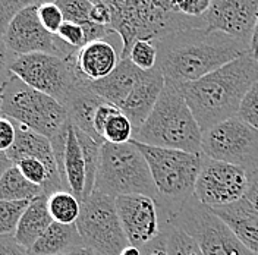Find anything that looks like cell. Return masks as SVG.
Instances as JSON below:
<instances>
[{
	"mask_svg": "<svg viewBox=\"0 0 258 255\" xmlns=\"http://www.w3.org/2000/svg\"><path fill=\"white\" fill-rule=\"evenodd\" d=\"M64 44L71 46L74 48L84 47L88 41H87V32L85 27H82L80 24H74V22H68L64 21L62 27L59 28V31L56 34Z\"/></svg>",
	"mask_w": 258,
	"mask_h": 255,
	"instance_id": "836d02e7",
	"label": "cell"
},
{
	"mask_svg": "<svg viewBox=\"0 0 258 255\" xmlns=\"http://www.w3.org/2000/svg\"><path fill=\"white\" fill-rule=\"evenodd\" d=\"M2 37L8 48L16 56L48 53L69 59L78 51L77 48L64 44L57 35L48 32L41 25L37 5H31L16 14Z\"/></svg>",
	"mask_w": 258,
	"mask_h": 255,
	"instance_id": "4fadbf2b",
	"label": "cell"
},
{
	"mask_svg": "<svg viewBox=\"0 0 258 255\" xmlns=\"http://www.w3.org/2000/svg\"><path fill=\"white\" fill-rule=\"evenodd\" d=\"M211 6V0H172V9L188 18H204Z\"/></svg>",
	"mask_w": 258,
	"mask_h": 255,
	"instance_id": "e575fe53",
	"label": "cell"
},
{
	"mask_svg": "<svg viewBox=\"0 0 258 255\" xmlns=\"http://www.w3.org/2000/svg\"><path fill=\"white\" fill-rule=\"evenodd\" d=\"M0 255H30V252L22 248L14 236H0Z\"/></svg>",
	"mask_w": 258,
	"mask_h": 255,
	"instance_id": "b9f144b4",
	"label": "cell"
},
{
	"mask_svg": "<svg viewBox=\"0 0 258 255\" xmlns=\"http://www.w3.org/2000/svg\"><path fill=\"white\" fill-rule=\"evenodd\" d=\"M154 43L157 47L156 68L164 80L177 85L200 80L251 53L246 43L207 27L177 30Z\"/></svg>",
	"mask_w": 258,
	"mask_h": 255,
	"instance_id": "6da1fadb",
	"label": "cell"
},
{
	"mask_svg": "<svg viewBox=\"0 0 258 255\" xmlns=\"http://www.w3.org/2000/svg\"><path fill=\"white\" fill-rule=\"evenodd\" d=\"M63 180L66 189L72 192L81 203L87 198L85 197L87 167H85L84 153H82L80 141L77 138L75 128L72 123H69V128H68V137H66V145H64Z\"/></svg>",
	"mask_w": 258,
	"mask_h": 255,
	"instance_id": "603a6c76",
	"label": "cell"
},
{
	"mask_svg": "<svg viewBox=\"0 0 258 255\" xmlns=\"http://www.w3.org/2000/svg\"><path fill=\"white\" fill-rule=\"evenodd\" d=\"M53 217L50 216L47 206V195H41L34 198L24 211L19 224L16 227L14 239L27 251L43 236V233L53 223Z\"/></svg>",
	"mask_w": 258,
	"mask_h": 255,
	"instance_id": "7402d4cb",
	"label": "cell"
},
{
	"mask_svg": "<svg viewBox=\"0 0 258 255\" xmlns=\"http://www.w3.org/2000/svg\"><path fill=\"white\" fill-rule=\"evenodd\" d=\"M211 210L232 229L251 252L258 255V211L246 201V198L230 206Z\"/></svg>",
	"mask_w": 258,
	"mask_h": 255,
	"instance_id": "ffe728a7",
	"label": "cell"
},
{
	"mask_svg": "<svg viewBox=\"0 0 258 255\" xmlns=\"http://www.w3.org/2000/svg\"><path fill=\"white\" fill-rule=\"evenodd\" d=\"M104 3L112 12L110 31L122 40L120 59H128L137 40H157L166 34L206 27L204 18H188L172 9V0H91Z\"/></svg>",
	"mask_w": 258,
	"mask_h": 255,
	"instance_id": "3957f363",
	"label": "cell"
},
{
	"mask_svg": "<svg viewBox=\"0 0 258 255\" xmlns=\"http://www.w3.org/2000/svg\"><path fill=\"white\" fill-rule=\"evenodd\" d=\"M2 104L3 103H2V94H0V114H2Z\"/></svg>",
	"mask_w": 258,
	"mask_h": 255,
	"instance_id": "c3c4849f",
	"label": "cell"
},
{
	"mask_svg": "<svg viewBox=\"0 0 258 255\" xmlns=\"http://www.w3.org/2000/svg\"><path fill=\"white\" fill-rule=\"evenodd\" d=\"M104 103L101 97H98L88 87V81H82L78 87L71 93L63 106L68 110V116L71 123L81 131L87 132L88 135L94 137L98 141L100 140L94 132V116H96L98 106Z\"/></svg>",
	"mask_w": 258,
	"mask_h": 255,
	"instance_id": "44dd1931",
	"label": "cell"
},
{
	"mask_svg": "<svg viewBox=\"0 0 258 255\" xmlns=\"http://www.w3.org/2000/svg\"><path fill=\"white\" fill-rule=\"evenodd\" d=\"M44 195V191L27 180L15 164L0 177V200L3 201H32Z\"/></svg>",
	"mask_w": 258,
	"mask_h": 255,
	"instance_id": "d4e9b609",
	"label": "cell"
},
{
	"mask_svg": "<svg viewBox=\"0 0 258 255\" xmlns=\"http://www.w3.org/2000/svg\"><path fill=\"white\" fill-rule=\"evenodd\" d=\"M201 148L210 159L241 166L246 172L258 166V131L239 116L204 131Z\"/></svg>",
	"mask_w": 258,
	"mask_h": 255,
	"instance_id": "8fae6325",
	"label": "cell"
},
{
	"mask_svg": "<svg viewBox=\"0 0 258 255\" xmlns=\"http://www.w3.org/2000/svg\"><path fill=\"white\" fill-rule=\"evenodd\" d=\"M94 191L110 195H147L160 201L148 163L132 140L126 144L103 143Z\"/></svg>",
	"mask_w": 258,
	"mask_h": 255,
	"instance_id": "5b68a950",
	"label": "cell"
},
{
	"mask_svg": "<svg viewBox=\"0 0 258 255\" xmlns=\"http://www.w3.org/2000/svg\"><path fill=\"white\" fill-rule=\"evenodd\" d=\"M238 116L243 122H246L248 125L258 131V80L254 82V85L249 88L245 98L242 100Z\"/></svg>",
	"mask_w": 258,
	"mask_h": 255,
	"instance_id": "1f68e13d",
	"label": "cell"
},
{
	"mask_svg": "<svg viewBox=\"0 0 258 255\" xmlns=\"http://www.w3.org/2000/svg\"><path fill=\"white\" fill-rule=\"evenodd\" d=\"M135 128L132 122L128 119V116L122 112L120 109L114 112L106 122L101 132V140L104 143L112 144H126L134 140Z\"/></svg>",
	"mask_w": 258,
	"mask_h": 255,
	"instance_id": "83f0119b",
	"label": "cell"
},
{
	"mask_svg": "<svg viewBox=\"0 0 258 255\" xmlns=\"http://www.w3.org/2000/svg\"><path fill=\"white\" fill-rule=\"evenodd\" d=\"M134 140L160 148L203 153V131L176 84L166 81L159 101L144 125L135 131Z\"/></svg>",
	"mask_w": 258,
	"mask_h": 255,
	"instance_id": "277c9868",
	"label": "cell"
},
{
	"mask_svg": "<svg viewBox=\"0 0 258 255\" xmlns=\"http://www.w3.org/2000/svg\"><path fill=\"white\" fill-rule=\"evenodd\" d=\"M251 53L257 57L258 56V19L257 25H255V30H254V35H252V40H251Z\"/></svg>",
	"mask_w": 258,
	"mask_h": 255,
	"instance_id": "ee69618b",
	"label": "cell"
},
{
	"mask_svg": "<svg viewBox=\"0 0 258 255\" xmlns=\"http://www.w3.org/2000/svg\"><path fill=\"white\" fill-rule=\"evenodd\" d=\"M11 166H14V163L9 160V157L6 156V153H0V177Z\"/></svg>",
	"mask_w": 258,
	"mask_h": 255,
	"instance_id": "7bdbcfd3",
	"label": "cell"
},
{
	"mask_svg": "<svg viewBox=\"0 0 258 255\" xmlns=\"http://www.w3.org/2000/svg\"><path fill=\"white\" fill-rule=\"evenodd\" d=\"M116 208L129 245L144 249L161 235L163 222L159 204L147 195H120Z\"/></svg>",
	"mask_w": 258,
	"mask_h": 255,
	"instance_id": "5bb4252c",
	"label": "cell"
},
{
	"mask_svg": "<svg viewBox=\"0 0 258 255\" xmlns=\"http://www.w3.org/2000/svg\"><path fill=\"white\" fill-rule=\"evenodd\" d=\"M74 56L69 59L48 53L16 56L12 65V74L34 90L53 97L64 104L78 84L85 81L75 69Z\"/></svg>",
	"mask_w": 258,
	"mask_h": 255,
	"instance_id": "30bf717a",
	"label": "cell"
},
{
	"mask_svg": "<svg viewBox=\"0 0 258 255\" xmlns=\"http://www.w3.org/2000/svg\"><path fill=\"white\" fill-rule=\"evenodd\" d=\"M128 59L141 71H151L157 65V47L154 40H137L129 50Z\"/></svg>",
	"mask_w": 258,
	"mask_h": 255,
	"instance_id": "f546056e",
	"label": "cell"
},
{
	"mask_svg": "<svg viewBox=\"0 0 258 255\" xmlns=\"http://www.w3.org/2000/svg\"><path fill=\"white\" fill-rule=\"evenodd\" d=\"M257 60H258V56H257Z\"/></svg>",
	"mask_w": 258,
	"mask_h": 255,
	"instance_id": "681fc988",
	"label": "cell"
},
{
	"mask_svg": "<svg viewBox=\"0 0 258 255\" xmlns=\"http://www.w3.org/2000/svg\"><path fill=\"white\" fill-rule=\"evenodd\" d=\"M50 216L54 222L62 224H75L81 214V201L69 191H57L47 197Z\"/></svg>",
	"mask_w": 258,
	"mask_h": 255,
	"instance_id": "4316f807",
	"label": "cell"
},
{
	"mask_svg": "<svg viewBox=\"0 0 258 255\" xmlns=\"http://www.w3.org/2000/svg\"><path fill=\"white\" fill-rule=\"evenodd\" d=\"M245 198L258 211V166L248 172V189Z\"/></svg>",
	"mask_w": 258,
	"mask_h": 255,
	"instance_id": "60d3db41",
	"label": "cell"
},
{
	"mask_svg": "<svg viewBox=\"0 0 258 255\" xmlns=\"http://www.w3.org/2000/svg\"><path fill=\"white\" fill-rule=\"evenodd\" d=\"M31 5H35L34 0H0V37L5 34L16 14Z\"/></svg>",
	"mask_w": 258,
	"mask_h": 255,
	"instance_id": "d590c367",
	"label": "cell"
},
{
	"mask_svg": "<svg viewBox=\"0 0 258 255\" xmlns=\"http://www.w3.org/2000/svg\"><path fill=\"white\" fill-rule=\"evenodd\" d=\"M75 224L84 246L100 255H120L129 246L114 197L93 191L81 203V214Z\"/></svg>",
	"mask_w": 258,
	"mask_h": 255,
	"instance_id": "9c48e42d",
	"label": "cell"
},
{
	"mask_svg": "<svg viewBox=\"0 0 258 255\" xmlns=\"http://www.w3.org/2000/svg\"><path fill=\"white\" fill-rule=\"evenodd\" d=\"M62 255H100L96 251H93V249H90V248H87V246H82V248H78V249H75V251H71V252H68V254H62Z\"/></svg>",
	"mask_w": 258,
	"mask_h": 255,
	"instance_id": "f6af8a7d",
	"label": "cell"
},
{
	"mask_svg": "<svg viewBox=\"0 0 258 255\" xmlns=\"http://www.w3.org/2000/svg\"><path fill=\"white\" fill-rule=\"evenodd\" d=\"M120 255H143V252H141L140 248H135V246H131V245H129L128 248H126Z\"/></svg>",
	"mask_w": 258,
	"mask_h": 255,
	"instance_id": "bcb514c9",
	"label": "cell"
},
{
	"mask_svg": "<svg viewBox=\"0 0 258 255\" xmlns=\"http://www.w3.org/2000/svg\"><path fill=\"white\" fill-rule=\"evenodd\" d=\"M117 110H119V107H116L114 104H110L107 101H104L98 106L96 116H94V132L100 140H101V132H103V128L106 125V122L109 120V117L113 113L117 112Z\"/></svg>",
	"mask_w": 258,
	"mask_h": 255,
	"instance_id": "f35d334b",
	"label": "cell"
},
{
	"mask_svg": "<svg viewBox=\"0 0 258 255\" xmlns=\"http://www.w3.org/2000/svg\"><path fill=\"white\" fill-rule=\"evenodd\" d=\"M16 54H14L3 40L0 37V91L6 85V82L12 78V65L15 62Z\"/></svg>",
	"mask_w": 258,
	"mask_h": 255,
	"instance_id": "8d00e7d4",
	"label": "cell"
},
{
	"mask_svg": "<svg viewBox=\"0 0 258 255\" xmlns=\"http://www.w3.org/2000/svg\"><path fill=\"white\" fill-rule=\"evenodd\" d=\"M161 222L175 224L186 232L203 255H255L211 208L203 206L195 197L176 210L161 214Z\"/></svg>",
	"mask_w": 258,
	"mask_h": 255,
	"instance_id": "ba28073f",
	"label": "cell"
},
{
	"mask_svg": "<svg viewBox=\"0 0 258 255\" xmlns=\"http://www.w3.org/2000/svg\"><path fill=\"white\" fill-rule=\"evenodd\" d=\"M258 19V0H211L206 27L241 40L251 47Z\"/></svg>",
	"mask_w": 258,
	"mask_h": 255,
	"instance_id": "9a60e30c",
	"label": "cell"
},
{
	"mask_svg": "<svg viewBox=\"0 0 258 255\" xmlns=\"http://www.w3.org/2000/svg\"><path fill=\"white\" fill-rule=\"evenodd\" d=\"M16 140V126L12 119L0 114V153H8Z\"/></svg>",
	"mask_w": 258,
	"mask_h": 255,
	"instance_id": "74e56055",
	"label": "cell"
},
{
	"mask_svg": "<svg viewBox=\"0 0 258 255\" xmlns=\"http://www.w3.org/2000/svg\"><path fill=\"white\" fill-rule=\"evenodd\" d=\"M84 246L77 224L53 222L43 236L28 249L30 255H62Z\"/></svg>",
	"mask_w": 258,
	"mask_h": 255,
	"instance_id": "cb8c5ba5",
	"label": "cell"
},
{
	"mask_svg": "<svg viewBox=\"0 0 258 255\" xmlns=\"http://www.w3.org/2000/svg\"><path fill=\"white\" fill-rule=\"evenodd\" d=\"M54 3L60 8L64 21L80 24L85 28L91 25L90 14L94 6L91 0H56Z\"/></svg>",
	"mask_w": 258,
	"mask_h": 255,
	"instance_id": "4dcf8cb0",
	"label": "cell"
},
{
	"mask_svg": "<svg viewBox=\"0 0 258 255\" xmlns=\"http://www.w3.org/2000/svg\"><path fill=\"white\" fill-rule=\"evenodd\" d=\"M246 189L248 172L243 167L204 156L194 189V197L203 206L209 208L230 206L245 198Z\"/></svg>",
	"mask_w": 258,
	"mask_h": 255,
	"instance_id": "7c38bea8",
	"label": "cell"
},
{
	"mask_svg": "<svg viewBox=\"0 0 258 255\" xmlns=\"http://www.w3.org/2000/svg\"><path fill=\"white\" fill-rule=\"evenodd\" d=\"M35 5H43V3H54L56 0H34Z\"/></svg>",
	"mask_w": 258,
	"mask_h": 255,
	"instance_id": "7dc6e473",
	"label": "cell"
},
{
	"mask_svg": "<svg viewBox=\"0 0 258 255\" xmlns=\"http://www.w3.org/2000/svg\"><path fill=\"white\" fill-rule=\"evenodd\" d=\"M38 6V18L41 25L51 34H57L59 28L62 27L64 22L63 14L60 11V8L56 3H43V5H37Z\"/></svg>",
	"mask_w": 258,
	"mask_h": 255,
	"instance_id": "d6a6232c",
	"label": "cell"
},
{
	"mask_svg": "<svg viewBox=\"0 0 258 255\" xmlns=\"http://www.w3.org/2000/svg\"><path fill=\"white\" fill-rule=\"evenodd\" d=\"M120 62V56L107 40H96L78 48L74 65L82 80L96 82L110 75Z\"/></svg>",
	"mask_w": 258,
	"mask_h": 255,
	"instance_id": "e0dca14e",
	"label": "cell"
},
{
	"mask_svg": "<svg viewBox=\"0 0 258 255\" xmlns=\"http://www.w3.org/2000/svg\"><path fill=\"white\" fill-rule=\"evenodd\" d=\"M2 94V114L48 140L59 134L68 123L69 116L56 98L34 90L24 81L12 75Z\"/></svg>",
	"mask_w": 258,
	"mask_h": 255,
	"instance_id": "52a82bcc",
	"label": "cell"
},
{
	"mask_svg": "<svg viewBox=\"0 0 258 255\" xmlns=\"http://www.w3.org/2000/svg\"><path fill=\"white\" fill-rule=\"evenodd\" d=\"M157 240L166 255H203L197 242L175 224H163L161 235Z\"/></svg>",
	"mask_w": 258,
	"mask_h": 255,
	"instance_id": "484cf974",
	"label": "cell"
},
{
	"mask_svg": "<svg viewBox=\"0 0 258 255\" xmlns=\"http://www.w3.org/2000/svg\"><path fill=\"white\" fill-rule=\"evenodd\" d=\"M14 123L16 126V140L15 144L12 145V148L6 153L9 160L12 163H15L21 159H27V157L40 160L47 166L48 172L51 173V176L62 182L50 140L47 137L40 135V134L34 132L28 128L22 126L16 122H14Z\"/></svg>",
	"mask_w": 258,
	"mask_h": 255,
	"instance_id": "d6986e66",
	"label": "cell"
},
{
	"mask_svg": "<svg viewBox=\"0 0 258 255\" xmlns=\"http://www.w3.org/2000/svg\"><path fill=\"white\" fill-rule=\"evenodd\" d=\"M164 85H166V80L157 68L151 71H145L140 82L135 85L134 91L119 107L128 116L135 131L143 126L148 116L151 114L156 103L159 101V97Z\"/></svg>",
	"mask_w": 258,
	"mask_h": 255,
	"instance_id": "2e32d148",
	"label": "cell"
},
{
	"mask_svg": "<svg viewBox=\"0 0 258 255\" xmlns=\"http://www.w3.org/2000/svg\"><path fill=\"white\" fill-rule=\"evenodd\" d=\"M257 80V57L246 53L200 80L176 85L204 132L238 116L242 100Z\"/></svg>",
	"mask_w": 258,
	"mask_h": 255,
	"instance_id": "7a4b0ae2",
	"label": "cell"
},
{
	"mask_svg": "<svg viewBox=\"0 0 258 255\" xmlns=\"http://www.w3.org/2000/svg\"><path fill=\"white\" fill-rule=\"evenodd\" d=\"M31 201L0 200V236H14L19 220Z\"/></svg>",
	"mask_w": 258,
	"mask_h": 255,
	"instance_id": "f1b7e54d",
	"label": "cell"
},
{
	"mask_svg": "<svg viewBox=\"0 0 258 255\" xmlns=\"http://www.w3.org/2000/svg\"><path fill=\"white\" fill-rule=\"evenodd\" d=\"M145 71H141L131 62V59H120L119 65L110 75L96 82H88V87L104 101L120 107L122 103L134 91Z\"/></svg>",
	"mask_w": 258,
	"mask_h": 255,
	"instance_id": "ac0fdd59",
	"label": "cell"
},
{
	"mask_svg": "<svg viewBox=\"0 0 258 255\" xmlns=\"http://www.w3.org/2000/svg\"><path fill=\"white\" fill-rule=\"evenodd\" d=\"M90 21H91V24H96L98 27H106V28L110 30L112 12L104 3H94V6L91 9V14H90Z\"/></svg>",
	"mask_w": 258,
	"mask_h": 255,
	"instance_id": "ab89813d",
	"label": "cell"
},
{
	"mask_svg": "<svg viewBox=\"0 0 258 255\" xmlns=\"http://www.w3.org/2000/svg\"><path fill=\"white\" fill-rule=\"evenodd\" d=\"M135 141V140H134ZM153 176L160 201L161 214L176 210L180 204L194 197L195 182L200 175L204 154L182 150L160 148L138 143Z\"/></svg>",
	"mask_w": 258,
	"mask_h": 255,
	"instance_id": "8992f818",
	"label": "cell"
}]
</instances>
